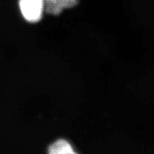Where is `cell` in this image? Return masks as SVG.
I'll return each mask as SVG.
<instances>
[{"mask_svg":"<svg viewBox=\"0 0 154 154\" xmlns=\"http://www.w3.org/2000/svg\"><path fill=\"white\" fill-rule=\"evenodd\" d=\"M19 5L23 17L30 23L39 22L45 10L44 0H19Z\"/></svg>","mask_w":154,"mask_h":154,"instance_id":"1","label":"cell"},{"mask_svg":"<svg viewBox=\"0 0 154 154\" xmlns=\"http://www.w3.org/2000/svg\"><path fill=\"white\" fill-rule=\"evenodd\" d=\"M45 11L48 14H60L63 9L72 8L78 4V0H44Z\"/></svg>","mask_w":154,"mask_h":154,"instance_id":"2","label":"cell"},{"mask_svg":"<svg viewBox=\"0 0 154 154\" xmlns=\"http://www.w3.org/2000/svg\"><path fill=\"white\" fill-rule=\"evenodd\" d=\"M48 153L49 154H74L76 152L67 140L59 139L50 145Z\"/></svg>","mask_w":154,"mask_h":154,"instance_id":"3","label":"cell"}]
</instances>
